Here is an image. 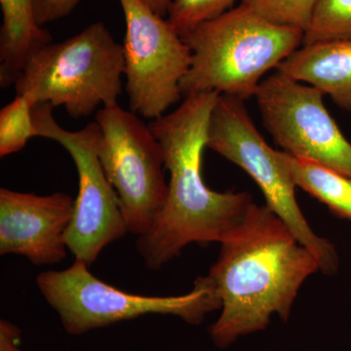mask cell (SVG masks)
Masks as SVG:
<instances>
[{"mask_svg":"<svg viewBox=\"0 0 351 351\" xmlns=\"http://www.w3.org/2000/svg\"><path fill=\"white\" fill-rule=\"evenodd\" d=\"M219 97L217 92L191 95L175 110L149 123L170 174L165 206L137 240L149 269H161L189 244H221L232 239L250 215L254 202L249 193H218L203 179V152Z\"/></svg>","mask_w":351,"mask_h":351,"instance_id":"cell-1","label":"cell"},{"mask_svg":"<svg viewBox=\"0 0 351 351\" xmlns=\"http://www.w3.org/2000/svg\"><path fill=\"white\" fill-rule=\"evenodd\" d=\"M319 263L267 205L254 203L243 226L221 251L208 276L221 301L209 328L217 348L267 329L272 316L288 322L300 289Z\"/></svg>","mask_w":351,"mask_h":351,"instance_id":"cell-2","label":"cell"},{"mask_svg":"<svg viewBox=\"0 0 351 351\" xmlns=\"http://www.w3.org/2000/svg\"><path fill=\"white\" fill-rule=\"evenodd\" d=\"M304 32L269 23L240 4L182 36L191 64L181 83L182 97L217 92L247 100L263 75L304 43Z\"/></svg>","mask_w":351,"mask_h":351,"instance_id":"cell-3","label":"cell"},{"mask_svg":"<svg viewBox=\"0 0 351 351\" xmlns=\"http://www.w3.org/2000/svg\"><path fill=\"white\" fill-rule=\"evenodd\" d=\"M123 46L103 22L61 43L43 46L25 64L15 86L38 104L63 107L71 119L117 105L122 94Z\"/></svg>","mask_w":351,"mask_h":351,"instance_id":"cell-4","label":"cell"},{"mask_svg":"<svg viewBox=\"0 0 351 351\" xmlns=\"http://www.w3.org/2000/svg\"><path fill=\"white\" fill-rule=\"evenodd\" d=\"M36 285L56 311L64 331L80 336L123 321L149 314L172 315L198 325L207 314L221 309L213 281L200 276L182 295L154 297L124 292L95 277L80 260L64 270H46L36 277Z\"/></svg>","mask_w":351,"mask_h":351,"instance_id":"cell-5","label":"cell"},{"mask_svg":"<svg viewBox=\"0 0 351 351\" xmlns=\"http://www.w3.org/2000/svg\"><path fill=\"white\" fill-rule=\"evenodd\" d=\"M207 147L250 176L262 191L265 205L313 254L322 274L332 276L338 272L336 247L330 240L316 234L307 223L295 198L297 186L281 152L265 142L252 121L243 100L219 95L210 120Z\"/></svg>","mask_w":351,"mask_h":351,"instance_id":"cell-6","label":"cell"},{"mask_svg":"<svg viewBox=\"0 0 351 351\" xmlns=\"http://www.w3.org/2000/svg\"><path fill=\"white\" fill-rule=\"evenodd\" d=\"M98 154L117 191L128 232L138 237L156 223L168 196L160 143L138 114L119 104L98 110Z\"/></svg>","mask_w":351,"mask_h":351,"instance_id":"cell-7","label":"cell"},{"mask_svg":"<svg viewBox=\"0 0 351 351\" xmlns=\"http://www.w3.org/2000/svg\"><path fill=\"white\" fill-rule=\"evenodd\" d=\"M53 110L49 104H38L32 117L38 137L61 145L75 163L78 193L66 233V244L75 260L83 261L90 267L108 245L128 233L125 218L117 191L99 158L98 123L91 122L82 130H66L55 120Z\"/></svg>","mask_w":351,"mask_h":351,"instance_id":"cell-8","label":"cell"},{"mask_svg":"<svg viewBox=\"0 0 351 351\" xmlns=\"http://www.w3.org/2000/svg\"><path fill=\"white\" fill-rule=\"evenodd\" d=\"M117 1L125 20L122 46L129 110L154 120L184 99L181 83L191 68V50L142 0Z\"/></svg>","mask_w":351,"mask_h":351,"instance_id":"cell-9","label":"cell"},{"mask_svg":"<svg viewBox=\"0 0 351 351\" xmlns=\"http://www.w3.org/2000/svg\"><path fill=\"white\" fill-rule=\"evenodd\" d=\"M255 97L263 125L285 154L351 178V143L328 112L319 90L276 71L261 82Z\"/></svg>","mask_w":351,"mask_h":351,"instance_id":"cell-10","label":"cell"},{"mask_svg":"<svg viewBox=\"0 0 351 351\" xmlns=\"http://www.w3.org/2000/svg\"><path fill=\"white\" fill-rule=\"evenodd\" d=\"M75 198L0 189V255H19L36 267L56 265L66 257V233Z\"/></svg>","mask_w":351,"mask_h":351,"instance_id":"cell-11","label":"cell"},{"mask_svg":"<svg viewBox=\"0 0 351 351\" xmlns=\"http://www.w3.org/2000/svg\"><path fill=\"white\" fill-rule=\"evenodd\" d=\"M276 69L316 88L338 107L351 112V40L302 44Z\"/></svg>","mask_w":351,"mask_h":351,"instance_id":"cell-12","label":"cell"},{"mask_svg":"<svg viewBox=\"0 0 351 351\" xmlns=\"http://www.w3.org/2000/svg\"><path fill=\"white\" fill-rule=\"evenodd\" d=\"M0 86L15 84L25 64L43 46L53 43L38 25L34 0H0Z\"/></svg>","mask_w":351,"mask_h":351,"instance_id":"cell-13","label":"cell"},{"mask_svg":"<svg viewBox=\"0 0 351 351\" xmlns=\"http://www.w3.org/2000/svg\"><path fill=\"white\" fill-rule=\"evenodd\" d=\"M297 188L319 200L337 216L351 221V178L309 159L281 152Z\"/></svg>","mask_w":351,"mask_h":351,"instance_id":"cell-14","label":"cell"},{"mask_svg":"<svg viewBox=\"0 0 351 351\" xmlns=\"http://www.w3.org/2000/svg\"><path fill=\"white\" fill-rule=\"evenodd\" d=\"M36 101L27 95L17 94L0 110V156L22 151L32 138L38 137L32 110Z\"/></svg>","mask_w":351,"mask_h":351,"instance_id":"cell-15","label":"cell"},{"mask_svg":"<svg viewBox=\"0 0 351 351\" xmlns=\"http://www.w3.org/2000/svg\"><path fill=\"white\" fill-rule=\"evenodd\" d=\"M351 40V0H317L304 43Z\"/></svg>","mask_w":351,"mask_h":351,"instance_id":"cell-16","label":"cell"},{"mask_svg":"<svg viewBox=\"0 0 351 351\" xmlns=\"http://www.w3.org/2000/svg\"><path fill=\"white\" fill-rule=\"evenodd\" d=\"M317 0H241L263 19L306 32Z\"/></svg>","mask_w":351,"mask_h":351,"instance_id":"cell-17","label":"cell"},{"mask_svg":"<svg viewBox=\"0 0 351 351\" xmlns=\"http://www.w3.org/2000/svg\"><path fill=\"white\" fill-rule=\"evenodd\" d=\"M235 1L237 0H172L166 20L174 31L182 36L203 23L230 10Z\"/></svg>","mask_w":351,"mask_h":351,"instance_id":"cell-18","label":"cell"},{"mask_svg":"<svg viewBox=\"0 0 351 351\" xmlns=\"http://www.w3.org/2000/svg\"><path fill=\"white\" fill-rule=\"evenodd\" d=\"M82 0H34V13L40 27L68 17Z\"/></svg>","mask_w":351,"mask_h":351,"instance_id":"cell-19","label":"cell"},{"mask_svg":"<svg viewBox=\"0 0 351 351\" xmlns=\"http://www.w3.org/2000/svg\"><path fill=\"white\" fill-rule=\"evenodd\" d=\"M21 330L9 321H0V351H22L20 350Z\"/></svg>","mask_w":351,"mask_h":351,"instance_id":"cell-20","label":"cell"},{"mask_svg":"<svg viewBox=\"0 0 351 351\" xmlns=\"http://www.w3.org/2000/svg\"><path fill=\"white\" fill-rule=\"evenodd\" d=\"M157 15L161 17L167 16L168 9L172 0H142Z\"/></svg>","mask_w":351,"mask_h":351,"instance_id":"cell-21","label":"cell"}]
</instances>
